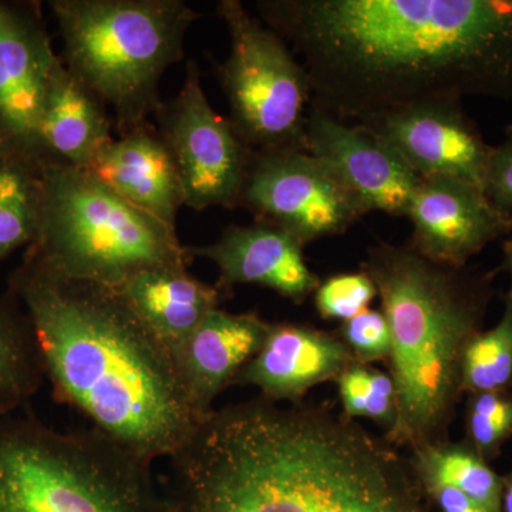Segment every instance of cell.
Wrapping results in <instances>:
<instances>
[{
	"label": "cell",
	"mask_w": 512,
	"mask_h": 512,
	"mask_svg": "<svg viewBox=\"0 0 512 512\" xmlns=\"http://www.w3.org/2000/svg\"><path fill=\"white\" fill-rule=\"evenodd\" d=\"M308 72L312 104L365 124L464 97L512 100V0H259Z\"/></svg>",
	"instance_id": "6da1fadb"
},
{
	"label": "cell",
	"mask_w": 512,
	"mask_h": 512,
	"mask_svg": "<svg viewBox=\"0 0 512 512\" xmlns=\"http://www.w3.org/2000/svg\"><path fill=\"white\" fill-rule=\"evenodd\" d=\"M168 460L171 512H436L409 456L326 403L215 407Z\"/></svg>",
	"instance_id": "7a4b0ae2"
},
{
	"label": "cell",
	"mask_w": 512,
	"mask_h": 512,
	"mask_svg": "<svg viewBox=\"0 0 512 512\" xmlns=\"http://www.w3.org/2000/svg\"><path fill=\"white\" fill-rule=\"evenodd\" d=\"M8 291L35 329L55 402L150 464L190 439L201 419L173 356L117 289L56 274L26 249Z\"/></svg>",
	"instance_id": "3957f363"
},
{
	"label": "cell",
	"mask_w": 512,
	"mask_h": 512,
	"mask_svg": "<svg viewBox=\"0 0 512 512\" xmlns=\"http://www.w3.org/2000/svg\"><path fill=\"white\" fill-rule=\"evenodd\" d=\"M362 269L392 332L387 363L397 414L384 439L409 451L450 439L464 397V355L484 329L497 274L437 264L409 244L383 241L369 248Z\"/></svg>",
	"instance_id": "277c9868"
},
{
	"label": "cell",
	"mask_w": 512,
	"mask_h": 512,
	"mask_svg": "<svg viewBox=\"0 0 512 512\" xmlns=\"http://www.w3.org/2000/svg\"><path fill=\"white\" fill-rule=\"evenodd\" d=\"M66 69L109 110L117 134L150 121L164 73L200 15L183 0H50Z\"/></svg>",
	"instance_id": "5b68a950"
},
{
	"label": "cell",
	"mask_w": 512,
	"mask_h": 512,
	"mask_svg": "<svg viewBox=\"0 0 512 512\" xmlns=\"http://www.w3.org/2000/svg\"><path fill=\"white\" fill-rule=\"evenodd\" d=\"M151 467L99 431L0 416V512H171Z\"/></svg>",
	"instance_id": "8992f818"
},
{
	"label": "cell",
	"mask_w": 512,
	"mask_h": 512,
	"mask_svg": "<svg viewBox=\"0 0 512 512\" xmlns=\"http://www.w3.org/2000/svg\"><path fill=\"white\" fill-rule=\"evenodd\" d=\"M28 251L50 271L117 289L141 272L188 268L175 228L141 211L90 171L43 167L39 231Z\"/></svg>",
	"instance_id": "52a82bcc"
},
{
	"label": "cell",
	"mask_w": 512,
	"mask_h": 512,
	"mask_svg": "<svg viewBox=\"0 0 512 512\" xmlns=\"http://www.w3.org/2000/svg\"><path fill=\"white\" fill-rule=\"evenodd\" d=\"M229 55L217 66L229 121L254 153L305 148L312 104L308 72L278 33L239 0H220Z\"/></svg>",
	"instance_id": "ba28073f"
},
{
	"label": "cell",
	"mask_w": 512,
	"mask_h": 512,
	"mask_svg": "<svg viewBox=\"0 0 512 512\" xmlns=\"http://www.w3.org/2000/svg\"><path fill=\"white\" fill-rule=\"evenodd\" d=\"M238 208L305 248L345 234L369 214L336 171L305 148L254 153Z\"/></svg>",
	"instance_id": "9c48e42d"
},
{
	"label": "cell",
	"mask_w": 512,
	"mask_h": 512,
	"mask_svg": "<svg viewBox=\"0 0 512 512\" xmlns=\"http://www.w3.org/2000/svg\"><path fill=\"white\" fill-rule=\"evenodd\" d=\"M154 116L180 175L185 207L238 208L254 151L231 121L212 109L197 62L187 63L180 92L163 100Z\"/></svg>",
	"instance_id": "30bf717a"
},
{
	"label": "cell",
	"mask_w": 512,
	"mask_h": 512,
	"mask_svg": "<svg viewBox=\"0 0 512 512\" xmlns=\"http://www.w3.org/2000/svg\"><path fill=\"white\" fill-rule=\"evenodd\" d=\"M59 63L39 6L0 0V143L45 163L40 120Z\"/></svg>",
	"instance_id": "8fae6325"
},
{
	"label": "cell",
	"mask_w": 512,
	"mask_h": 512,
	"mask_svg": "<svg viewBox=\"0 0 512 512\" xmlns=\"http://www.w3.org/2000/svg\"><path fill=\"white\" fill-rule=\"evenodd\" d=\"M386 141L419 177H454L480 185L493 146L461 101H434L357 124Z\"/></svg>",
	"instance_id": "7c38bea8"
},
{
	"label": "cell",
	"mask_w": 512,
	"mask_h": 512,
	"mask_svg": "<svg viewBox=\"0 0 512 512\" xmlns=\"http://www.w3.org/2000/svg\"><path fill=\"white\" fill-rule=\"evenodd\" d=\"M407 218L410 247L456 268L512 231V214L498 210L480 185L454 177H420Z\"/></svg>",
	"instance_id": "4fadbf2b"
},
{
	"label": "cell",
	"mask_w": 512,
	"mask_h": 512,
	"mask_svg": "<svg viewBox=\"0 0 512 512\" xmlns=\"http://www.w3.org/2000/svg\"><path fill=\"white\" fill-rule=\"evenodd\" d=\"M303 143L336 171L367 212L407 217L420 177L382 138L311 106Z\"/></svg>",
	"instance_id": "5bb4252c"
},
{
	"label": "cell",
	"mask_w": 512,
	"mask_h": 512,
	"mask_svg": "<svg viewBox=\"0 0 512 512\" xmlns=\"http://www.w3.org/2000/svg\"><path fill=\"white\" fill-rule=\"evenodd\" d=\"M303 245L284 229L265 222L229 225L217 241L187 245L192 259H208L218 268L217 288L228 298L235 286L271 289L295 305L311 298L320 278L309 268Z\"/></svg>",
	"instance_id": "9a60e30c"
},
{
	"label": "cell",
	"mask_w": 512,
	"mask_h": 512,
	"mask_svg": "<svg viewBox=\"0 0 512 512\" xmlns=\"http://www.w3.org/2000/svg\"><path fill=\"white\" fill-rule=\"evenodd\" d=\"M356 362L338 335L306 323H269L261 349L234 386H251L274 403H301L323 383H335Z\"/></svg>",
	"instance_id": "2e32d148"
},
{
	"label": "cell",
	"mask_w": 512,
	"mask_h": 512,
	"mask_svg": "<svg viewBox=\"0 0 512 512\" xmlns=\"http://www.w3.org/2000/svg\"><path fill=\"white\" fill-rule=\"evenodd\" d=\"M269 323L256 312L234 313L218 308L171 353L188 399L201 420L215 409V400L234 386L239 373L254 359Z\"/></svg>",
	"instance_id": "e0dca14e"
},
{
	"label": "cell",
	"mask_w": 512,
	"mask_h": 512,
	"mask_svg": "<svg viewBox=\"0 0 512 512\" xmlns=\"http://www.w3.org/2000/svg\"><path fill=\"white\" fill-rule=\"evenodd\" d=\"M84 170L123 200L175 228L178 211L185 205L183 185L170 151L150 121L117 134Z\"/></svg>",
	"instance_id": "ac0fdd59"
},
{
	"label": "cell",
	"mask_w": 512,
	"mask_h": 512,
	"mask_svg": "<svg viewBox=\"0 0 512 512\" xmlns=\"http://www.w3.org/2000/svg\"><path fill=\"white\" fill-rule=\"evenodd\" d=\"M113 130L109 110L60 59L40 120V143L49 163L89 168L116 137Z\"/></svg>",
	"instance_id": "d6986e66"
},
{
	"label": "cell",
	"mask_w": 512,
	"mask_h": 512,
	"mask_svg": "<svg viewBox=\"0 0 512 512\" xmlns=\"http://www.w3.org/2000/svg\"><path fill=\"white\" fill-rule=\"evenodd\" d=\"M117 291L170 353L227 299L217 286L200 281L188 268L141 272Z\"/></svg>",
	"instance_id": "ffe728a7"
},
{
	"label": "cell",
	"mask_w": 512,
	"mask_h": 512,
	"mask_svg": "<svg viewBox=\"0 0 512 512\" xmlns=\"http://www.w3.org/2000/svg\"><path fill=\"white\" fill-rule=\"evenodd\" d=\"M45 164L16 148H0V262L35 242Z\"/></svg>",
	"instance_id": "44dd1931"
},
{
	"label": "cell",
	"mask_w": 512,
	"mask_h": 512,
	"mask_svg": "<svg viewBox=\"0 0 512 512\" xmlns=\"http://www.w3.org/2000/svg\"><path fill=\"white\" fill-rule=\"evenodd\" d=\"M45 382L36 333L9 291L0 293V416L28 406Z\"/></svg>",
	"instance_id": "7402d4cb"
},
{
	"label": "cell",
	"mask_w": 512,
	"mask_h": 512,
	"mask_svg": "<svg viewBox=\"0 0 512 512\" xmlns=\"http://www.w3.org/2000/svg\"><path fill=\"white\" fill-rule=\"evenodd\" d=\"M416 477H430L456 487L487 512H501L503 476L467 441L451 439L410 451Z\"/></svg>",
	"instance_id": "603a6c76"
},
{
	"label": "cell",
	"mask_w": 512,
	"mask_h": 512,
	"mask_svg": "<svg viewBox=\"0 0 512 512\" xmlns=\"http://www.w3.org/2000/svg\"><path fill=\"white\" fill-rule=\"evenodd\" d=\"M512 390V284L497 325L477 333L463 360V393Z\"/></svg>",
	"instance_id": "cb8c5ba5"
},
{
	"label": "cell",
	"mask_w": 512,
	"mask_h": 512,
	"mask_svg": "<svg viewBox=\"0 0 512 512\" xmlns=\"http://www.w3.org/2000/svg\"><path fill=\"white\" fill-rule=\"evenodd\" d=\"M342 409L349 419H366L382 427L384 434L394 426L397 414L396 387L389 372L355 362L335 382Z\"/></svg>",
	"instance_id": "d4e9b609"
},
{
	"label": "cell",
	"mask_w": 512,
	"mask_h": 512,
	"mask_svg": "<svg viewBox=\"0 0 512 512\" xmlns=\"http://www.w3.org/2000/svg\"><path fill=\"white\" fill-rule=\"evenodd\" d=\"M511 437L512 390L468 394L464 441L491 463Z\"/></svg>",
	"instance_id": "484cf974"
},
{
	"label": "cell",
	"mask_w": 512,
	"mask_h": 512,
	"mask_svg": "<svg viewBox=\"0 0 512 512\" xmlns=\"http://www.w3.org/2000/svg\"><path fill=\"white\" fill-rule=\"evenodd\" d=\"M376 298L375 282L360 269L320 281L313 293V305L320 318L343 323L370 308V303Z\"/></svg>",
	"instance_id": "4316f807"
},
{
	"label": "cell",
	"mask_w": 512,
	"mask_h": 512,
	"mask_svg": "<svg viewBox=\"0 0 512 512\" xmlns=\"http://www.w3.org/2000/svg\"><path fill=\"white\" fill-rule=\"evenodd\" d=\"M336 335L348 346L356 362L373 365L387 362L392 350V332L382 309L367 308L340 323Z\"/></svg>",
	"instance_id": "83f0119b"
},
{
	"label": "cell",
	"mask_w": 512,
	"mask_h": 512,
	"mask_svg": "<svg viewBox=\"0 0 512 512\" xmlns=\"http://www.w3.org/2000/svg\"><path fill=\"white\" fill-rule=\"evenodd\" d=\"M484 191L498 210L512 214V126L504 140L491 150Z\"/></svg>",
	"instance_id": "f1b7e54d"
},
{
	"label": "cell",
	"mask_w": 512,
	"mask_h": 512,
	"mask_svg": "<svg viewBox=\"0 0 512 512\" xmlns=\"http://www.w3.org/2000/svg\"><path fill=\"white\" fill-rule=\"evenodd\" d=\"M424 497L436 512H487L463 491L430 477H416Z\"/></svg>",
	"instance_id": "f546056e"
},
{
	"label": "cell",
	"mask_w": 512,
	"mask_h": 512,
	"mask_svg": "<svg viewBox=\"0 0 512 512\" xmlns=\"http://www.w3.org/2000/svg\"><path fill=\"white\" fill-rule=\"evenodd\" d=\"M495 274H507L510 276V281L512 284V231L510 235H508L507 241L504 244V258L503 264L498 266L497 269H494Z\"/></svg>",
	"instance_id": "4dcf8cb0"
},
{
	"label": "cell",
	"mask_w": 512,
	"mask_h": 512,
	"mask_svg": "<svg viewBox=\"0 0 512 512\" xmlns=\"http://www.w3.org/2000/svg\"><path fill=\"white\" fill-rule=\"evenodd\" d=\"M501 512H512V470L503 476V495H501Z\"/></svg>",
	"instance_id": "1f68e13d"
},
{
	"label": "cell",
	"mask_w": 512,
	"mask_h": 512,
	"mask_svg": "<svg viewBox=\"0 0 512 512\" xmlns=\"http://www.w3.org/2000/svg\"><path fill=\"white\" fill-rule=\"evenodd\" d=\"M2 147H3V144H2V143H0V148H2Z\"/></svg>",
	"instance_id": "d6a6232c"
}]
</instances>
